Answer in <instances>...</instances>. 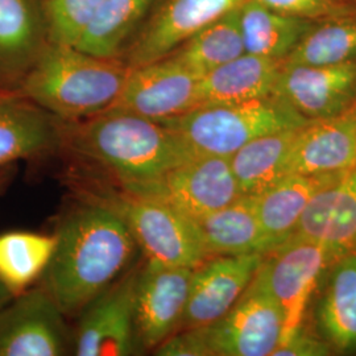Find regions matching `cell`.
I'll use <instances>...</instances> for the list:
<instances>
[{
	"label": "cell",
	"instance_id": "1",
	"mask_svg": "<svg viewBox=\"0 0 356 356\" xmlns=\"http://www.w3.org/2000/svg\"><path fill=\"white\" fill-rule=\"evenodd\" d=\"M56 238L42 288L65 316L81 313L113 285L138 250L124 219L98 200L66 216Z\"/></svg>",
	"mask_w": 356,
	"mask_h": 356
},
{
	"label": "cell",
	"instance_id": "2",
	"mask_svg": "<svg viewBox=\"0 0 356 356\" xmlns=\"http://www.w3.org/2000/svg\"><path fill=\"white\" fill-rule=\"evenodd\" d=\"M63 144L102 166L123 189L151 182L194 157L163 122L114 110L63 122Z\"/></svg>",
	"mask_w": 356,
	"mask_h": 356
},
{
	"label": "cell",
	"instance_id": "3",
	"mask_svg": "<svg viewBox=\"0 0 356 356\" xmlns=\"http://www.w3.org/2000/svg\"><path fill=\"white\" fill-rule=\"evenodd\" d=\"M129 70L124 60L48 42L15 90L57 119L76 122L110 110Z\"/></svg>",
	"mask_w": 356,
	"mask_h": 356
},
{
	"label": "cell",
	"instance_id": "4",
	"mask_svg": "<svg viewBox=\"0 0 356 356\" xmlns=\"http://www.w3.org/2000/svg\"><path fill=\"white\" fill-rule=\"evenodd\" d=\"M193 156L231 157L254 138L309 123L276 94L242 103L201 104L163 122Z\"/></svg>",
	"mask_w": 356,
	"mask_h": 356
},
{
	"label": "cell",
	"instance_id": "5",
	"mask_svg": "<svg viewBox=\"0 0 356 356\" xmlns=\"http://www.w3.org/2000/svg\"><path fill=\"white\" fill-rule=\"evenodd\" d=\"M98 201L124 219L148 260L194 269L211 257L195 220L169 204L124 191Z\"/></svg>",
	"mask_w": 356,
	"mask_h": 356
},
{
	"label": "cell",
	"instance_id": "6",
	"mask_svg": "<svg viewBox=\"0 0 356 356\" xmlns=\"http://www.w3.org/2000/svg\"><path fill=\"white\" fill-rule=\"evenodd\" d=\"M123 191L161 201L193 220L243 195L229 157L220 156H194L151 182Z\"/></svg>",
	"mask_w": 356,
	"mask_h": 356
},
{
	"label": "cell",
	"instance_id": "7",
	"mask_svg": "<svg viewBox=\"0 0 356 356\" xmlns=\"http://www.w3.org/2000/svg\"><path fill=\"white\" fill-rule=\"evenodd\" d=\"M332 263L325 247L296 236L264 256L257 275L280 306L282 337L279 346L302 329L312 294Z\"/></svg>",
	"mask_w": 356,
	"mask_h": 356
},
{
	"label": "cell",
	"instance_id": "8",
	"mask_svg": "<svg viewBox=\"0 0 356 356\" xmlns=\"http://www.w3.org/2000/svg\"><path fill=\"white\" fill-rule=\"evenodd\" d=\"M201 329L211 356L272 355L282 337V313L256 272L236 304Z\"/></svg>",
	"mask_w": 356,
	"mask_h": 356
},
{
	"label": "cell",
	"instance_id": "9",
	"mask_svg": "<svg viewBox=\"0 0 356 356\" xmlns=\"http://www.w3.org/2000/svg\"><path fill=\"white\" fill-rule=\"evenodd\" d=\"M64 313L44 288L28 289L0 309V356L69 353Z\"/></svg>",
	"mask_w": 356,
	"mask_h": 356
},
{
	"label": "cell",
	"instance_id": "10",
	"mask_svg": "<svg viewBox=\"0 0 356 356\" xmlns=\"http://www.w3.org/2000/svg\"><path fill=\"white\" fill-rule=\"evenodd\" d=\"M138 270L129 272L97 296L81 312L73 351L78 356L135 355V285Z\"/></svg>",
	"mask_w": 356,
	"mask_h": 356
},
{
	"label": "cell",
	"instance_id": "11",
	"mask_svg": "<svg viewBox=\"0 0 356 356\" xmlns=\"http://www.w3.org/2000/svg\"><path fill=\"white\" fill-rule=\"evenodd\" d=\"M191 268L148 260L135 285V330L139 348L156 350L179 330L188 302Z\"/></svg>",
	"mask_w": 356,
	"mask_h": 356
},
{
	"label": "cell",
	"instance_id": "12",
	"mask_svg": "<svg viewBox=\"0 0 356 356\" xmlns=\"http://www.w3.org/2000/svg\"><path fill=\"white\" fill-rule=\"evenodd\" d=\"M244 0H159L123 60L136 67L165 58L182 42Z\"/></svg>",
	"mask_w": 356,
	"mask_h": 356
},
{
	"label": "cell",
	"instance_id": "13",
	"mask_svg": "<svg viewBox=\"0 0 356 356\" xmlns=\"http://www.w3.org/2000/svg\"><path fill=\"white\" fill-rule=\"evenodd\" d=\"M198 85L200 76L165 57L131 67L122 92L110 110L165 122L198 106Z\"/></svg>",
	"mask_w": 356,
	"mask_h": 356
},
{
	"label": "cell",
	"instance_id": "14",
	"mask_svg": "<svg viewBox=\"0 0 356 356\" xmlns=\"http://www.w3.org/2000/svg\"><path fill=\"white\" fill-rule=\"evenodd\" d=\"M266 254H219L193 269L179 330L201 329L222 318L248 288Z\"/></svg>",
	"mask_w": 356,
	"mask_h": 356
},
{
	"label": "cell",
	"instance_id": "15",
	"mask_svg": "<svg viewBox=\"0 0 356 356\" xmlns=\"http://www.w3.org/2000/svg\"><path fill=\"white\" fill-rule=\"evenodd\" d=\"M273 94L309 122L356 107V61L335 66L281 64Z\"/></svg>",
	"mask_w": 356,
	"mask_h": 356
},
{
	"label": "cell",
	"instance_id": "16",
	"mask_svg": "<svg viewBox=\"0 0 356 356\" xmlns=\"http://www.w3.org/2000/svg\"><path fill=\"white\" fill-rule=\"evenodd\" d=\"M355 168L356 107L297 129L288 160L289 175L346 176Z\"/></svg>",
	"mask_w": 356,
	"mask_h": 356
},
{
	"label": "cell",
	"instance_id": "17",
	"mask_svg": "<svg viewBox=\"0 0 356 356\" xmlns=\"http://www.w3.org/2000/svg\"><path fill=\"white\" fill-rule=\"evenodd\" d=\"M63 144V120L16 90H0V170Z\"/></svg>",
	"mask_w": 356,
	"mask_h": 356
},
{
	"label": "cell",
	"instance_id": "18",
	"mask_svg": "<svg viewBox=\"0 0 356 356\" xmlns=\"http://www.w3.org/2000/svg\"><path fill=\"white\" fill-rule=\"evenodd\" d=\"M293 236L318 243L332 261L355 250L356 168L313 197Z\"/></svg>",
	"mask_w": 356,
	"mask_h": 356
},
{
	"label": "cell",
	"instance_id": "19",
	"mask_svg": "<svg viewBox=\"0 0 356 356\" xmlns=\"http://www.w3.org/2000/svg\"><path fill=\"white\" fill-rule=\"evenodd\" d=\"M48 42L40 0H0V89H16Z\"/></svg>",
	"mask_w": 356,
	"mask_h": 356
},
{
	"label": "cell",
	"instance_id": "20",
	"mask_svg": "<svg viewBox=\"0 0 356 356\" xmlns=\"http://www.w3.org/2000/svg\"><path fill=\"white\" fill-rule=\"evenodd\" d=\"M343 177L339 175L291 173L254 197L257 216L275 248L292 238L313 197Z\"/></svg>",
	"mask_w": 356,
	"mask_h": 356
},
{
	"label": "cell",
	"instance_id": "21",
	"mask_svg": "<svg viewBox=\"0 0 356 356\" xmlns=\"http://www.w3.org/2000/svg\"><path fill=\"white\" fill-rule=\"evenodd\" d=\"M210 256L267 254L275 250L257 216L252 195L239 197L232 204L195 220Z\"/></svg>",
	"mask_w": 356,
	"mask_h": 356
},
{
	"label": "cell",
	"instance_id": "22",
	"mask_svg": "<svg viewBox=\"0 0 356 356\" xmlns=\"http://www.w3.org/2000/svg\"><path fill=\"white\" fill-rule=\"evenodd\" d=\"M281 64L244 53L200 78L198 106L248 102L273 94Z\"/></svg>",
	"mask_w": 356,
	"mask_h": 356
},
{
	"label": "cell",
	"instance_id": "23",
	"mask_svg": "<svg viewBox=\"0 0 356 356\" xmlns=\"http://www.w3.org/2000/svg\"><path fill=\"white\" fill-rule=\"evenodd\" d=\"M159 0H104L76 48L101 58L123 60Z\"/></svg>",
	"mask_w": 356,
	"mask_h": 356
},
{
	"label": "cell",
	"instance_id": "24",
	"mask_svg": "<svg viewBox=\"0 0 356 356\" xmlns=\"http://www.w3.org/2000/svg\"><path fill=\"white\" fill-rule=\"evenodd\" d=\"M317 307L319 331L332 350H356V254L348 252L330 266Z\"/></svg>",
	"mask_w": 356,
	"mask_h": 356
},
{
	"label": "cell",
	"instance_id": "25",
	"mask_svg": "<svg viewBox=\"0 0 356 356\" xmlns=\"http://www.w3.org/2000/svg\"><path fill=\"white\" fill-rule=\"evenodd\" d=\"M244 51L284 63L314 22L277 13L256 0L239 7Z\"/></svg>",
	"mask_w": 356,
	"mask_h": 356
},
{
	"label": "cell",
	"instance_id": "26",
	"mask_svg": "<svg viewBox=\"0 0 356 356\" xmlns=\"http://www.w3.org/2000/svg\"><path fill=\"white\" fill-rule=\"evenodd\" d=\"M298 128L254 138L229 157V165L244 195L256 197L288 176V160Z\"/></svg>",
	"mask_w": 356,
	"mask_h": 356
},
{
	"label": "cell",
	"instance_id": "27",
	"mask_svg": "<svg viewBox=\"0 0 356 356\" xmlns=\"http://www.w3.org/2000/svg\"><path fill=\"white\" fill-rule=\"evenodd\" d=\"M244 53L239 8H236L198 31L166 57L201 78Z\"/></svg>",
	"mask_w": 356,
	"mask_h": 356
},
{
	"label": "cell",
	"instance_id": "28",
	"mask_svg": "<svg viewBox=\"0 0 356 356\" xmlns=\"http://www.w3.org/2000/svg\"><path fill=\"white\" fill-rule=\"evenodd\" d=\"M356 61V6L313 23L282 64L335 66Z\"/></svg>",
	"mask_w": 356,
	"mask_h": 356
},
{
	"label": "cell",
	"instance_id": "29",
	"mask_svg": "<svg viewBox=\"0 0 356 356\" xmlns=\"http://www.w3.org/2000/svg\"><path fill=\"white\" fill-rule=\"evenodd\" d=\"M56 234L11 231L0 235V281L13 297L41 277L56 248Z\"/></svg>",
	"mask_w": 356,
	"mask_h": 356
},
{
	"label": "cell",
	"instance_id": "30",
	"mask_svg": "<svg viewBox=\"0 0 356 356\" xmlns=\"http://www.w3.org/2000/svg\"><path fill=\"white\" fill-rule=\"evenodd\" d=\"M104 0H40L48 40L76 47Z\"/></svg>",
	"mask_w": 356,
	"mask_h": 356
},
{
	"label": "cell",
	"instance_id": "31",
	"mask_svg": "<svg viewBox=\"0 0 356 356\" xmlns=\"http://www.w3.org/2000/svg\"><path fill=\"white\" fill-rule=\"evenodd\" d=\"M257 3L277 13L302 17L312 22L355 8V0H256Z\"/></svg>",
	"mask_w": 356,
	"mask_h": 356
},
{
	"label": "cell",
	"instance_id": "32",
	"mask_svg": "<svg viewBox=\"0 0 356 356\" xmlns=\"http://www.w3.org/2000/svg\"><path fill=\"white\" fill-rule=\"evenodd\" d=\"M160 356H211L204 329L178 330L154 350Z\"/></svg>",
	"mask_w": 356,
	"mask_h": 356
},
{
	"label": "cell",
	"instance_id": "33",
	"mask_svg": "<svg viewBox=\"0 0 356 356\" xmlns=\"http://www.w3.org/2000/svg\"><path fill=\"white\" fill-rule=\"evenodd\" d=\"M332 347L326 341H321L302 329L297 331L286 342L279 346L273 356H323L330 355Z\"/></svg>",
	"mask_w": 356,
	"mask_h": 356
},
{
	"label": "cell",
	"instance_id": "34",
	"mask_svg": "<svg viewBox=\"0 0 356 356\" xmlns=\"http://www.w3.org/2000/svg\"><path fill=\"white\" fill-rule=\"evenodd\" d=\"M13 296L11 292L6 288V285L0 281V309L7 305L11 300H13Z\"/></svg>",
	"mask_w": 356,
	"mask_h": 356
},
{
	"label": "cell",
	"instance_id": "35",
	"mask_svg": "<svg viewBox=\"0 0 356 356\" xmlns=\"http://www.w3.org/2000/svg\"><path fill=\"white\" fill-rule=\"evenodd\" d=\"M8 169H10V168L0 170V191H1V188L4 186V184L7 182V172H8Z\"/></svg>",
	"mask_w": 356,
	"mask_h": 356
},
{
	"label": "cell",
	"instance_id": "36",
	"mask_svg": "<svg viewBox=\"0 0 356 356\" xmlns=\"http://www.w3.org/2000/svg\"><path fill=\"white\" fill-rule=\"evenodd\" d=\"M353 252H354V254H356V248H355V250H354V251H353Z\"/></svg>",
	"mask_w": 356,
	"mask_h": 356
},
{
	"label": "cell",
	"instance_id": "37",
	"mask_svg": "<svg viewBox=\"0 0 356 356\" xmlns=\"http://www.w3.org/2000/svg\"><path fill=\"white\" fill-rule=\"evenodd\" d=\"M355 6H356V0H355Z\"/></svg>",
	"mask_w": 356,
	"mask_h": 356
},
{
	"label": "cell",
	"instance_id": "38",
	"mask_svg": "<svg viewBox=\"0 0 356 356\" xmlns=\"http://www.w3.org/2000/svg\"><path fill=\"white\" fill-rule=\"evenodd\" d=\"M0 90H1V89H0Z\"/></svg>",
	"mask_w": 356,
	"mask_h": 356
}]
</instances>
